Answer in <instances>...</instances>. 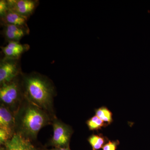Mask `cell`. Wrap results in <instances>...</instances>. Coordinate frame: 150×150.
<instances>
[{
  "label": "cell",
  "mask_w": 150,
  "mask_h": 150,
  "mask_svg": "<svg viewBox=\"0 0 150 150\" xmlns=\"http://www.w3.org/2000/svg\"><path fill=\"white\" fill-rule=\"evenodd\" d=\"M21 81L26 100L45 111L51 110L55 88L48 78L36 72L22 73Z\"/></svg>",
  "instance_id": "6da1fadb"
},
{
  "label": "cell",
  "mask_w": 150,
  "mask_h": 150,
  "mask_svg": "<svg viewBox=\"0 0 150 150\" xmlns=\"http://www.w3.org/2000/svg\"><path fill=\"white\" fill-rule=\"evenodd\" d=\"M26 101L15 116L16 129V134L30 141L36 139L40 129L50 122V118L45 110Z\"/></svg>",
  "instance_id": "7a4b0ae2"
},
{
  "label": "cell",
  "mask_w": 150,
  "mask_h": 150,
  "mask_svg": "<svg viewBox=\"0 0 150 150\" xmlns=\"http://www.w3.org/2000/svg\"><path fill=\"white\" fill-rule=\"evenodd\" d=\"M23 96L24 97V95L21 75L9 82L1 85L0 99L2 104L10 110H14V108L17 107Z\"/></svg>",
  "instance_id": "3957f363"
},
{
  "label": "cell",
  "mask_w": 150,
  "mask_h": 150,
  "mask_svg": "<svg viewBox=\"0 0 150 150\" xmlns=\"http://www.w3.org/2000/svg\"><path fill=\"white\" fill-rule=\"evenodd\" d=\"M20 59L4 57L0 61V84L9 82L22 74Z\"/></svg>",
  "instance_id": "277c9868"
},
{
  "label": "cell",
  "mask_w": 150,
  "mask_h": 150,
  "mask_svg": "<svg viewBox=\"0 0 150 150\" xmlns=\"http://www.w3.org/2000/svg\"><path fill=\"white\" fill-rule=\"evenodd\" d=\"M54 134L50 144L55 148H66L69 147L72 129L62 122L55 119L53 122Z\"/></svg>",
  "instance_id": "5b68a950"
},
{
  "label": "cell",
  "mask_w": 150,
  "mask_h": 150,
  "mask_svg": "<svg viewBox=\"0 0 150 150\" xmlns=\"http://www.w3.org/2000/svg\"><path fill=\"white\" fill-rule=\"evenodd\" d=\"M9 10L28 18L39 4L38 0H7Z\"/></svg>",
  "instance_id": "8992f818"
},
{
  "label": "cell",
  "mask_w": 150,
  "mask_h": 150,
  "mask_svg": "<svg viewBox=\"0 0 150 150\" xmlns=\"http://www.w3.org/2000/svg\"><path fill=\"white\" fill-rule=\"evenodd\" d=\"M2 34L8 42L11 41L19 42L23 38L28 35L30 32L28 27H22L13 25H2Z\"/></svg>",
  "instance_id": "52a82bcc"
},
{
  "label": "cell",
  "mask_w": 150,
  "mask_h": 150,
  "mask_svg": "<svg viewBox=\"0 0 150 150\" xmlns=\"http://www.w3.org/2000/svg\"><path fill=\"white\" fill-rule=\"evenodd\" d=\"M0 129L6 131L11 138L16 129L15 116L11 110L2 104L0 108Z\"/></svg>",
  "instance_id": "ba28073f"
},
{
  "label": "cell",
  "mask_w": 150,
  "mask_h": 150,
  "mask_svg": "<svg viewBox=\"0 0 150 150\" xmlns=\"http://www.w3.org/2000/svg\"><path fill=\"white\" fill-rule=\"evenodd\" d=\"M4 57L10 59H20L23 54L30 49L28 44H21L19 42L11 41L8 42L5 46L1 47Z\"/></svg>",
  "instance_id": "9c48e42d"
},
{
  "label": "cell",
  "mask_w": 150,
  "mask_h": 150,
  "mask_svg": "<svg viewBox=\"0 0 150 150\" xmlns=\"http://www.w3.org/2000/svg\"><path fill=\"white\" fill-rule=\"evenodd\" d=\"M6 150H39L31 144L30 140L15 134L5 144Z\"/></svg>",
  "instance_id": "30bf717a"
},
{
  "label": "cell",
  "mask_w": 150,
  "mask_h": 150,
  "mask_svg": "<svg viewBox=\"0 0 150 150\" xmlns=\"http://www.w3.org/2000/svg\"><path fill=\"white\" fill-rule=\"evenodd\" d=\"M0 18L1 25L9 24L28 27L27 24L28 18L9 10L4 16Z\"/></svg>",
  "instance_id": "8fae6325"
},
{
  "label": "cell",
  "mask_w": 150,
  "mask_h": 150,
  "mask_svg": "<svg viewBox=\"0 0 150 150\" xmlns=\"http://www.w3.org/2000/svg\"><path fill=\"white\" fill-rule=\"evenodd\" d=\"M96 115L105 123L109 125L113 121L112 112L106 107L102 106L95 110Z\"/></svg>",
  "instance_id": "7c38bea8"
},
{
  "label": "cell",
  "mask_w": 150,
  "mask_h": 150,
  "mask_svg": "<svg viewBox=\"0 0 150 150\" xmlns=\"http://www.w3.org/2000/svg\"><path fill=\"white\" fill-rule=\"evenodd\" d=\"M106 141V138L102 135H92L88 139L93 150H98L103 148Z\"/></svg>",
  "instance_id": "4fadbf2b"
},
{
  "label": "cell",
  "mask_w": 150,
  "mask_h": 150,
  "mask_svg": "<svg viewBox=\"0 0 150 150\" xmlns=\"http://www.w3.org/2000/svg\"><path fill=\"white\" fill-rule=\"evenodd\" d=\"M89 129L91 131L101 129L103 127L107 125L104 121L98 118L96 115L90 118L86 122Z\"/></svg>",
  "instance_id": "5bb4252c"
},
{
  "label": "cell",
  "mask_w": 150,
  "mask_h": 150,
  "mask_svg": "<svg viewBox=\"0 0 150 150\" xmlns=\"http://www.w3.org/2000/svg\"><path fill=\"white\" fill-rule=\"evenodd\" d=\"M119 144V141H109L105 144L103 147V150H116L117 146Z\"/></svg>",
  "instance_id": "9a60e30c"
},
{
  "label": "cell",
  "mask_w": 150,
  "mask_h": 150,
  "mask_svg": "<svg viewBox=\"0 0 150 150\" xmlns=\"http://www.w3.org/2000/svg\"><path fill=\"white\" fill-rule=\"evenodd\" d=\"M11 137L8 134L6 131L2 129H0V144L1 145H5Z\"/></svg>",
  "instance_id": "2e32d148"
},
{
  "label": "cell",
  "mask_w": 150,
  "mask_h": 150,
  "mask_svg": "<svg viewBox=\"0 0 150 150\" xmlns=\"http://www.w3.org/2000/svg\"><path fill=\"white\" fill-rule=\"evenodd\" d=\"M9 11L7 0L0 1V18L4 16Z\"/></svg>",
  "instance_id": "e0dca14e"
},
{
  "label": "cell",
  "mask_w": 150,
  "mask_h": 150,
  "mask_svg": "<svg viewBox=\"0 0 150 150\" xmlns=\"http://www.w3.org/2000/svg\"><path fill=\"white\" fill-rule=\"evenodd\" d=\"M46 150H71L69 147L66 148H55L54 149H48Z\"/></svg>",
  "instance_id": "ac0fdd59"
},
{
  "label": "cell",
  "mask_w": 150,
  "mask_h": 150,
  "mask_svg": "<svg viewBox=\"0 0 150 150\" xmlns=\"http://www.w3.org/2000/svg\"><path fill=\"white\" fill-rule=\"evenodd\" d=\"M0 150H6L5 147H1Z\"/></svg>",
  "instance_id": "d6986e66"
}]
</instances>
